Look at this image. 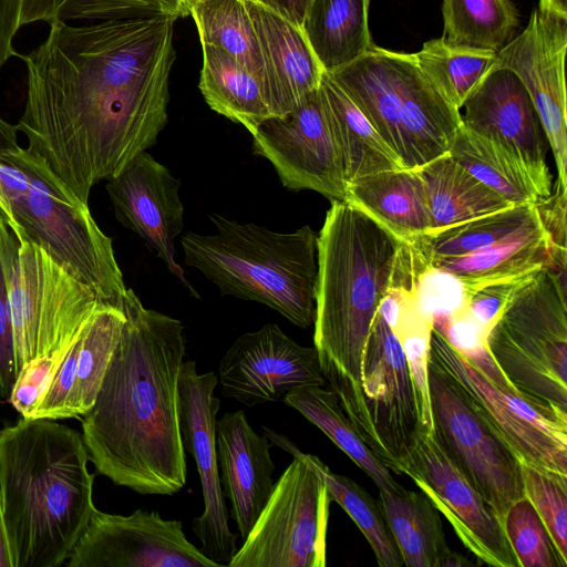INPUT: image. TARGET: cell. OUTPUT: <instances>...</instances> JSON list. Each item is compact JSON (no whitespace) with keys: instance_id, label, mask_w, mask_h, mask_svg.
Listing matches in <instances>:
<instances>
[{"instance_id":"d6986e66","label":"cell","mask_w":567,"mask_h":567,"mask_svg":"<svg viewBox=\"0 0 567 567\" xmlns=\"http://www.w3.org/2000/svg\"><path fill=\"white\" fill-rule=\"evenodd\" d=\"M217 378L223 395L247 408L327 383L315 347L297 343L275 323L239 336L220 359Z\"/></svg>"},{"instance_id":"d590c367","label":"cell","mask_w":567,"mask_h":567,"mask_svg":"<svg viewBox=\"0 0 567 567\" xmlns=\"http://www.w3.org/2000/svg\"><path fill=\"white\" fill-rule=\"evenodd\" d=\"M188 9L200 44L237 60L260 79L265 89L261 51L245 0H196Z\"/></svg>"},{"instance_id":"cb8c5ba5","label":"cell","mask_w":567,"mask_h":567,"mask_svg":"<svg viewBox=\"0 0 567 567\" xmlns=\"http://www.w3.org/2000/svg\"><path fill=\"white\" fill-rule=\"evenodd\" d=\"M551 245L538 219L480 251L431 259L425 269L431 268L453 276L460 282L465 299L486 285L519 280L545 268Z\"/></svg>"},{"instance_id":"7dc6e473","label":"cell","mask_w":567,"mask_h":567,"mask_svg":"<svg viewBox=\"0 0 567 567\" xmlns=\"http://www.w3.org/2000/svg\"><path fill=\"white\" fill-rule=\"evenodd\" d=\"M301 28L311 0H258Z\"/></svg>"},{"instance_id":"ee69618b","label":"cell","mask_w":567,"mask_h":567,"mask_svg":"<svg viewBox=\"0 0 567 567\" xmlns=\"http://www.w3.org/2000/svg\"><path fill=\"white\" fill-rule=\"evenodd\" d=\"M520 280L494 282L475 290L453 315L464 316L486 336Z\"/></svg>"},{"instance_id":"f35d334b","label":"cell","mask_w":567,"mask_h":567,"mask_svg":"<svg viewBox=\"0 0 567 567\" xmlns=\"http://www.w3.org/2000/svg\"><path fill=\"white\" fill-rule=\"evenodd\" d=\"M420 68L457 110L493 66L496 52L457 48L442 38L414 53Z\"/></svg>"},{"instance_id":"e0dca14e","label":"cell","mask_w":567,"mask_h":567,"mask_svg":"<svg viewBox=\"0 0 567 567\" xmlns=\"http://www.w3.org/2000/svg\"><path fill=\"white\" fill-rule=\"evenodd\" d=\"M68 567H217L185 536L179 520L136 509L117 515L96 509Z\"/></svg>"},{"instance_id":"277c9868","label":"cell","mask_w":567,"mask_h":567,"mask_svg":"<svg viewBox=\"0 0 567 567\" xmlns=\"http://www.w3.org/2000/svg\"><path fill=\"white\" fill-rule=\"evenodd\" d=\"M82 434L48 419L0 429V503L12 567L66 563L96 511Z\"/></svg>"},{"instance_id":"603a6c76","label":"cell","mask_w":567,"mask_h":567,"mask_svg":"<svg viewBox=\"0 0 567 567\" xmlns=\"http://www.w3.org/2000/svg\"><path fill=\"white\" fill-rule=\"evenodd\" d=\"M261 51L272 116L298 106L319 89L323 69L302 29L270 7L245 0Z\"/></svg>"},{"instance_id":"8fae6325","label":"cell","mask_w":567,"mask_h":567,"mask_svg":"<svg viewBox=\"0 0 567 567\" xmlns=\"http://www.w3.org/2000/svg\"><path fill=\"white\" fill-rule=\"evenodd\" d=\"M433 434L503 523L525 496L522 463L465 389L429 360Z\"/></svg>"},{"instance_id":"3957f363","label":"cell","mask_w":567,"mask_h":567,"mask_svg":"<svg viewBox=\"0 0 567 567\" xmlns=\"http://www.w3.org/2000/svg\"><path fill=\"white\" fill-rule=\"evenodd\" d=\"M403 244L347 200H332L318 234L313 344L326 382L369 447L362 354Z\"/></svg>"},{"instance_id":"ba28073f","label":"cell","mask_w":567,"mask_h":567,"mask_svg":"<svg viewBox=\"0 0 567 567\" xmlns=\"http://www.w3.org/2000/svg\"><path fill=\"white\" fill-rule=\"evenodd\" d=\"M485 342L518 393L567 415V303L545 268L517 284Z\"/></svg>"},{"instance_id":"ac0fdd59","label":"cell","mask_w":567,"mask_h":567,"mask_svg":"<svg viewBox=\"0 0 567 567\" xmlns=\"http://www.w3.org/2000/svg\"><path fill=\"white\" fill-rule=\"evenodd\" d=\"M567 17L535 9L523 32L496 52L493 65L512 70L529 93L557 167L567 185L565 56Z\"/></svg>"},{"instance_id":"e575fe53","label":"cell","mask_w":567,"mask_h":567,"mask_svg":"<svg viewBox=\"0 0 567 567\" xmlns=\"http://www.w3.org/2000/svg\"><path fill=\"white\" fill-rule=\"evenodd\" d=\"M124 322L122 309L101 303L82 330L65 419H81L93 405Z\"/></svg>"},{"instance_id":"44dd1931","label":"cell","mask_w":567,"mask_h":567,"mask_svg":"<svg viewBox=\"0 0 567 567\" xmlns=\"http://www.w3.org/2000/svg\"><path fill=\"white\" fill-rule=\"evenodd\" d=\"M462 109V125L509 150L536 172L550 175L546 162L549 145L540 118L512 70L493 65Z\"/></svg>"},{"instance_id":"6da1fadb","label":"cell","mask_w":567,"mask_h":567,"mask_svg":"<svg viewBox=\"0 0 567 567\" xmlns=\"http://www.w3.org/2000/svg\"><path fill=\"white\" fill-rule=\"evenodd\" d=\"M172 16L49 23L27 68L25 148L83 204L152 147L167 123Z\"/></svg>"},{"instance_id":"9a60e30c","label":"cell","mask_w":567,"mask_h":567,"mask_svg":"<svg viewBox=\"0 0 567 567\" xmlns=\"http://www.w3.org/2000/svg\"><path fill=\"white\" fill-rule=\"evenodd\" d=\"M401 473L411 477L483 564L519 567L502 520L433 433L420 431Z\"/></svg>"},{"instance_id":"7c38bea8","label":"cell","mask_w":567,"mask_h":567,"mask_svg":"<svg viewBox=\"0 0 567 567\" xmlns=\"http://www.w3.org/2000/svg\"><path fill=\"white\" fill-rule=\"evenodd\" d=\"M430 361L452 375L520 463L567 476V415L502 389L434 327Z\"/></svg>"},{"instance_id":"c3c4849f","label":"cell","mask_w":567,"mask_h":567,"mask_svg":"<svg viewBox=\"0 0 567 567\" xmlns=\"http://www.w3.org/2000/svg\"><path fill=\"white\" fill-rule=\"evenodd\" d=\"M17 125H12L0 117V153L17 150Z\"/></svg>"},{"instance_id":"d4e9b609","label":"cell","mask_w":567,"mask_h":567,"mask_svg":"<svg viewBox=\"0 0 567 567\" xmlns=\"http://www.w3.org/2000/svg\"><path fill=\"white\" fill-rule=\"evenodd\" d=\"M344 200L365 212L402 243L412 244L431 230L425 192L416 168L360 177L347 185Z\"/></svg>"},{"instance_id":"8992f818","label":"cell","mask_w":567,"mask_h":567,"mask_svg":"<svg viewBox=\"0 0 567 567\" xmlns=\"http://www.w3.org/2000/svg\"><path fill=\"white\" fill-rule=\"evenodd\" d=\"M405 168H419L449 152L461 111L420 68L414 53L373 45L329 72Z\"/></svg>"},{"instance_id":"681fc988","label":"cell","mask_w":567,"mask_h":567,"mask_svg":"<svg viewBox=\"0 0 567 567\" xmlns=\"http://www.w3.org/2000/svg\"><path fill=\"white\" fill-rule=\"evenodd\" d=\"M0 567H12L11 555L4 529L1 503H0Z\"/></svg>"},{"instance_id":"30bf717a","label":"cell","mask_w":567,"mask_h":567,"mask_svg":"<svg viewBox=\"0 0 567 567\" xmlns=\"http://www.w3.org/2000/svg\"><path fill=\"white\" fill-rule=\"evenodd\" d=\"M293 460L229 567H324L331 497L321 476L291 449Z\"/></svg>"},{"instance_id":"83f0119b","label":"cell","mask_w":567,"mask_h":567,"mask_svg":"<svg viewBox=\"0 0 567 567\" xmlns=\"http://www.w3.org/2000/svg\"><path fill=\"white\" fill-rule=\"evenodd\" d=\"M319 90L341 152L347 185L367 175L405 168L327 71H323Z\"/></svg>"},{"instance_id":"1f68e13d","label":"cell","mask_w":567,"mask_h":567,"mask_svg":"<svg viewBox=\"0 0 567 567\" xmlns=\"http://www.w3.org/2000/svg\"><path fill=\"white\" fill-rule=\"evenodd\" d=\"M284 402L320 429L369 475L379 489L398 492L403 488L393 478L390 468L364 443L331 389L321 385L301 386L288 393Z\"/></svg>"},{"instance_id":"60d3db41","label":"cell","mask_w":567,"mask_h":567,"mask_svg":"<svg viewBox=\"0 0 567 567\" xmlns=\"http://www.w3.org/2000/svg\"><path fill=\"white\" fill-rule=\"evenodd\" d=\"M507 540L519 567H566L547 527L526 496L514 502L503 518Z\"/></svg>"},{"instance_id":"f5cc1de1","label":"cell","mask_w":567,"mask_h":567,"mask_svg":"<svg viewBox=\"0 0 567 567\" xmlns=\"http://www.w3.org/2000/svg\"><path fill=\"white\" fill-rule=\"evenodd\" d=\"M194 1H196V0H185V2H186V4H187V7H189V4H190V3H193ZM252 1H258V0H252ZM188 10H189V9H188Z\"/></svg>"},{"instance_id":"8d00e7d4","label":"cell","mask_w":567,"mask_h":567,"mask_svg":"<svg viewBox=\"0 0 567 567\" xmlns=\"http://www.w3.org/2000/svg\"><path fill=\"white\" fill-rule=\"evenodd\" d=\"M447 44L483 51H499L518 25V12L511 0H443Z\"/></svg>"},{"instance_id":"ab89813d","label":"cell","mask_w":567,"mask_h":567,"mask_svg":"<svg viewBox=\"0 0 567 567\" xmlns=\"http://www.w3.org/2000/svg\"><path fill=\"white\" fill-rule=\"evenodd\" d=\"M400 310L392 330L400 340L416 392L423 431L433 433L429 392L430 338L433 319L425 313L416 293L398 288Z\"/></svg>"},{"instance_id":"f1b7e54d","label":"cell","mask_w":567,"mask_h":567,"mask_svg":"<svg viewBox=\"0 0 567 567\" xmlns=\"http://www.w3.org/2000/svg\"><path fill=\"white\" fill-rule=\"evenodd\" d=\"M369 0H311L301 29L322 69L344 66L374 44L368 25Z\"/></svg>"},{"instance_id":"52a82bcc","label":"cell","mask_w":567,"mask_h":567,"mask_svg":"<svg viewBox=\"0 0 567 567\" xmlns=\"http://www.w3.org/2000/svg\"><path fill=\"white\" fill-rule=\"evenodd\" d=\"M18 155L29 174L27 187L1 216L19 240L44 250L99 300L122 309L126 292L112 239L97 226L89 205L79 200L25 148Z\"/></svg>"},{"instance_id":"74e56055","label":"cell","mask_w":567,"mask_h":567,"mask_svg":"<svg viewBox=\"0 0 567 567\" xmlns=\"http://www.w3.org/2000/svg\"><path fill=\"white\" fill-rule=\"evenodd\" d=\"M189 14L185 0H21V24Z\"/></svg>"},{"instance_id":"836d02e7","label":"cell","mask_w":567,"mask_h":567,"mask_svg":"<svg viewBox=\"0 0 567 567\" xmlns=\"http://www.w3.org/2000/svg\"><path fill=\"white\" fill-rule=\"evenodd\" d=\"M538 219L535 205H513L495 213L430 230L410 245L425 269L426 262L431 259L480 251Z\"/></svg>"},{"instance_id":"4316f807","label":"cell","mask_w":567,"mask_h":567,"mask_svg":"<svg viewBox=\"0 0 567 567\" xmlns=\"http://www.w3.org/2000/svg\"><path fill=\"white\" fill-rule=\"evenodd\" d=\"M416 171L425 192L431 230L513 206L472 175L449 153Z\"/></svg>"},{"instance_id":"4dcf8cb0","label":"cell","mask_w":567,"mask_h":567,"mask_svg":"<svg viewBox=\"0 0 567 567\" xmlns=\"http://www.w3.org/2000/svg\"><path fill=\"white\" fill-rule=\"evenodd\" d=\"M379 503L408 567H440L450 550L439 511L424 493L379 489Z\"/></svg>"},{"instance_id":"484cf974","label":"cell","mask_w":567,"mask_h":567,"mask_svg":"<svg viewBox=\"0 0 567 567\" xmlns=\"http://www.w3.org/2000/svg\"><path fill=\"white\" fill-rule=\"evenodd\" d=\"M447 153L512 205H534L551 193V175L536 172L509 150L462 124Z\"/></svg>"},{"instance_id":"bcb514c9","label":"cell","mask_w":567,"mask_h":567,"mask_svg":"<svg viewBox=\"0 0 567 567\" xmlns=\"http://www.w3.org/2000/svg\"><path fill=\"white\" fill-rule=\"evenodd\" d=\"M21 27V0H0V69L18 56L12 42Z\"/></svg>"},{"instance_id":"f6af8a7d","label":"cell","mask_w":567,"mask_h":567,"mask_svg":"<svg viewBox=\"0 0 567 567\" xmlns=\"http://www.w3.org/2000/svg\"><path fill=\"white\" fill-rule=\"evenodd\" d=\"M566 193L567 185L557 179L551 193L534 204L551 244L559 247H566Z\"/></svg>"},{"instance_id":"9c48e42d","label":"cell","mask_w":567,"mask_h":567,"mask_svg":"<svg viewBox=\"0 0 567 567\" xmlns=\"http://www.w3.org/2000/svg\"><path fill=\"white\" fill-rule=\"evenodd\" d=\"M101 303L44 250L20 243L10 291L17 375L37 359L61 363Z\"/></svg>"},{"instance_id":"f907efd6","label":"cell","mask_w":567,"mask_h":567,"mask_svg":"<svg viewBox=\"0 0 567 567\" xmlns=\"http://www.w3.org/2000/svg\"><path fill=\"white\" fill-rule=\"evenodd\" d=\"M473 565L466 557L451 549L440 561V567H468Z\"/></svg>"},{"instance_id":"b9f144b4","label":"cell","mask_w":567,"mask_h":567,"mask_svg":"<svg viewBox=\"0 0 567 567\" xmlns=\"http://www.w3.org/2000/svg\"><path fill=\"white\" fill-rule=\"evenodd\" d=\"M524 494L567 560V476L522 463Z\"/></svg>"},{"instance_id":"7a4b0ae2","label":"cell","mask_w":567,"mask_h":567,"mask_svg":"<svg viewBox=\"0 0 567 567\" xmlns=\"http://www.w3.org/2000/svg\"><path fill=\"white\" fill-rule=\"evenodd\" d=\"M125 322L100 391L82 415V439L96 472L143 495H173L187 478L178 417L185 357L179 320L146 309L127 288Z\"/></svg>"},{"instance_id":"4fadbf2b","label":"cell","mask_w":567,"mask_h":567,"mask_svg":"<svg viewBox=\"0 0 567 567\" xmlns=\"http://www.w3.org/2000/svg\"><path fill=\"white\" fill-rule=\"evenodd\" d=\"M251 136L254 153L274 165L285 187L344 200L342 156L319 89L291 111L264 120Z\"/></svg>"},{"instance_id":"816d5d0a","label":"cell","mask_w":567,"mask_h":567,"mask_svg":"<svg viewBox=\"0 0 567 567\" xmlns=\"http://www.w3.org/2000/svg\"><path fill=\"white\" fill-rule=\"evenodd\" d=\"M539 9L567 17V0H539Z\"/></svg>"},{"instance_id":"f546056e","label":"cell","mask_w":567,"mask_h":567,"mask_svg":"<svg viewBox=\"0 0 567 567\" xmlns=\"http://www.w3.org/2000/svg\"><path fill=\"white\" fill-rule=\"evenodd\" d=\"M199 90L212 110L244 125L250 134L272 116L260 79L237 60L202 44Z\"/></svg>"},{"instance_id":"7bdbcfd3","label":"cell","mask_w":567,"mask_h":567,"mask_svg":"<svg viewBox=\"0 0 567 567\" xmlns=\"http://www.w3.org/2000/svg\"><path fill=\"white\" fill-rule=\"evenodd\" d=\"M20 243L0 215V399L8 400L17 379L10 291Z\"/></svg>"},{"instance_id":"5b68a950","label":"cell","mask_w":567,"mask_h":567,"mask_svg":"<svg viewBox=\"0 0 567 567\" xmlns=\"http://www.w3.org/2000/svg\"><path fill=\"white\" fill-rule=\"evenodd\" d=\"M216 233L182 237L185 264L223 296L260 302L306 329L315 321L318 234L308 225L278 233L252 223L210 215Z\"/></svg>"},{"instance_id":"5bb4252c","label":"cell","mask_w":567,"mask_h":567,"mask_svg":"<svg viewBox=\"0 0 567 567\" xmlns=\"http://www.w3.org/2000/svg\"><path fill=\"white\" fill-rule=\"evenodd\" d=\"M370 447L390 471L401 465L422 431L415 388L400 340L377 312L361 363Z\"/></svg>"},{"instance_id":"2e32d148","label":"cell","mask_w":567,"mask_h":567,"mask_svg":"<svg viewBox=\"0 0 567 567\" xmlns=\"http://www.w3.org/2000/svg\"><path fill=\"white\" fill-rule=\"evenodd\" d=\"M218 378L199 373L194 360L183 362L178 379V417L183 446L196 464L204 512L192 523L200 550L219 566H227L237 551L221 489L216 449V421L220 401L215 396Z\"/></svg>"},{"instance_id":"ffe728a7","label":"cell","mask_w":567,"mask_h":567,"mask_svg":"<svg viewBox=\"0 0 567 567\" xmlns=\"http://www.w3.org/2000/svg\"><path fill=\"white\" fill-rule=\"evenodd\" d=\"M106 182L117 220L138 235L193 291L175 259V238L184 228L181 181L145 151Z\"/></svg>"},{"instance_id":"d6a6232c","label":"cell","mask_w":567,"mask_h":567,"mask_svg":"<svg viewBox=\"0 0 567 567\" xmlns=\"http://www.w3.org/2000/svg\"><path fill=\"white\" fill-rule=\"evenodd\" d=\"M264 431L270 442L281 449L293 450L317 471L331 499L346 511L364 535L379 566L402 567L404 565L379 502L351 478L333 473L317 456L301 452L285 435L267 427H264Z\"/></svg>"},{"instance_id":"7402d4cb","label":"cell","mask_w":567,"mask_h":567,"mask_svg":"<svg viewBox=\"0 0 567 567\" xmlns=\"http://www.w3.org/2000/svg\"><path fill=\"white\" fill-rule=\"evenodd\" d=\"M216 449L223 494L230 502L229 515L244 540L274 488L271 443L257 434L238 410L217 419Z\"/></svg>"}]
</instances>
